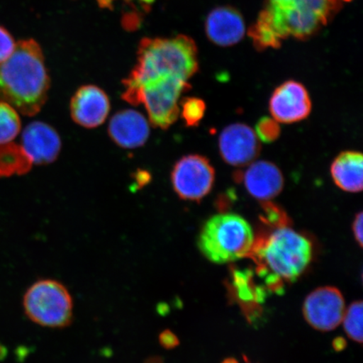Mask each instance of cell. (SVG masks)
I'll return each instance as SVG.
<instances>
[{"mask_svg": "<svg viewBox=\"0 0 363 363\" xmlns=\"http://www.w3.org/2000/svg\"><path fill=\"white\" fill-rule=\"evenodd\" d=\"M21 130L19 113L10 104L0 101V143L12 142Z\"/></svg>", "mask_w": 363, "mask_h": 363, "instance_id": "d6986e66", "label": "cell"}, {"mask_svg": "<svg viewBox=\"0 0 363 363\" xmlns=\"http://www.w3.org/2000/svg\"><path fill=\"white\" fill-rule=\"evenodd\" d=\"M33 162L21 145L0 143V178L24 175L31 169Z\"/></svg>", "mask_w": 363, "mask_h": 363, "instance_id": "ac0fdd59", "label": "cell"}, {"mask_svg": "<svg viewBox=\"0 0 363 363\" xmlns=\"http://www.w3.org/2000/svg\"><path fill=\"white\" fill-rule=\"evenodd\" d=\"M255 133L258 139L265 143L275 142L280 135V127L279 122L274 118L264 117L257 122Z\"/></svg>", "mask_w": 363, "mask_h": 363, "instance_id": "7402d4cb", "label": "cell"}, {"mask_svg": "<svg viewBox=\"0 0 363 363\" xmlns=\"http://www.w3.org/2000/svg\"><path fill=\"white\" fill-rule=\"evenodd\" d=\"M108 133L118 147L124 149L139 148L144 146L149 138V122L138 111H121L111 118Z\"/></svg>", "mask_w": 363, "mask_h": 363, "instance_id": "5bb4252c", "label": "cell"}, {"mask_svg": "<svg viewBox=\"0 0 363 363\" xmlns=\"http://www.w3.org/2000/svg\"><path fill=\"white\" fill-rule=\"evenodd\" d=\"M22 147L39 165L49 164L57 160L62 149L60 135L52 126L35 121L26 127L22 133Z\"/></svg>", "mask_w": 363, "mask_h": 363, "instance_id": "4fadbf2b", "label": "cell"}, {"mask_svg": "<svg viewBox=\"0 0 363 363\" xmlns=\"http://www.w3.org/2000/svg\"><path fill=\"white\" fill-rule=\"evenodd\" d=\"M7 348L0 343V361H3L7 357Z\"/></svg>", "mask_w": 363, "mask_h": 363, "instance_id": "4316f807", "label": "cell"}, {"mask_svg": "<svg viewBox=\"0 0 363 363\" xmlns=\"http://www.w3.org/2000/svg\"><path fill=\"white\" fill-rule=\"evenodd\" d=\"M110 111V99L96 85L82 86L71 99L72 119L84 128H97L104 123Z\"/></svg>", "mask_w": 363, "mask_h": 363, "instance_id": "8fae6325", "label": "cell"}, {"mask_svg": "<svg viewBox=\"0 0 363 363\" xmlns=\"http://www.w3.org/2000/svg\"><path fill=\"white\" fill-rule=\"evenodd\" d=\"M222 158L230 165L240 167L249 164L259 152L258 138L251 127L237 123L222 130L219 138Z\"/></svg>", "mask_w": 363, "mask_h": 363, "instance_id": "7c38bea8", "label": "cell"}, {"mask_svg": "<svg viewBox=\"0 0 363 363\" xmlns=\"http://www.w3.org/2000/svg\"><path fill=\"white\" fill-rule=\"evenodd\" d=\"M259 256L275 277L294 282L312 260L311 240L288 227H279L259 247Z\"/></svg>", "mask_w": 363, "mask_h": 363, "instance_id": "5b68a950", "label": "cell"}, {"mask_svg": "<svg viewBox=\"0 0 363 363\" xmlns=\"http://www.w3.org/2000/svg\"><path fill=\"white\" fill-rule=\"evenodd\" d=\"M340 7L342 0H269L249 35L257 48H279L289 38H310Z\"/></svg>", "mask_w": 363, "mask_h": 363, "instance_id": "6da1fadb", "label": "cell"}, {"mask_svg": "<svg viewBox=\"0 0 363 363\" xmlns=\"http://www.w3.org/2000/svg\"><path fill=\"white\" fill-rule=\"evenodd\" d=\"M198 69V49L189 36L144 38L139 45L138 62L122 84L124 92H130L154 79L178 78L189 81Z\"/></svg>", "mask_w": 363, "mask_h": 363, "instance_id": "3957f363", "label": "cell"}, {"mask_svg": "<svg viewBox=\"0 0 363 363\" xmlns=\"http://www.w3.org/2000/svg\"><path fill=\"white\" fill-rule=\"evenodd\" d=\"M245 30L243 18L233 8H216L208 16V38L220 47H230L239 43L243 38Z\"/></svg>", "mask_w": 363, "mask_h": 363, "instance_id": "2e32d148", "label": "cell"}, {"mask_svg": "<svg viewBox=\"0 0 363 363\" xmlns=\"http://www.w3.org/2000/svg\"><path fill=\"white\" fill-rule=\"evenodd\" d=\"M139 20L135 16H127L123 21L124 26L127 27L128 30H134L135 27L139 25Z\"/></svg>", "mask_w": 363, "mask_h": 363, "instance_id": "484cf974", "label": "cell"}, {"mask_svg": "<svg viewBox=\"0 0 363 363\" xmlns=\"http://www.w3.org/2000/svg\"><path fill=\"white\" fill-rule=\"evenodd\" d=\"M16 45L11 34L4 27L0 26V65L12 55Z\"/></svg>", "mask_w": 363, "mask_h": 363, "instance_id": "603a6c76", "label": "cell"}, {"mask_svg": "<svg viewBox=\"0 0 363 363\" xmlns=\"http://www.w3.org/2000/svg\"><path fill=\"white\" fill-rule=\"evenodd\" d=\"M363 215L362 212L358 213L353 220L352 231L357 242L362 247L363 242Z\"/></svg>", "mask_w": 363, "mask_h": 363, "instance_id": "d4e9b609", "label": "cell"}, {"mask_svg": "<svg viewBox=\"0 0 363 363\" xmlns=\"http://www.w3.org/2000/svg\"><path fill=\"white\" fill-rule=\"evenodd\" d=\"M330 174L335 185L348 193L362 191L363 158L358 152L340 153L330 166Z\"/></svg>", "mask_w": 363, "mask_h": 363, "instance_id": "e0dca14e", "label": "cell"}, {"mask_svg": "<svg viewBox=\"0 0 363 363\" xmlns=\"http://www.w3.org/2000/svg\"><path fill=\"white\" fill-rule=\"evenodd\" d=\"M311 99L305 86L287 81L272 93L269 111L276 121L292 124L306 119L311 112Z\"/></svg>", "mask_w": 363, "mask_h": 363, "instance_id": "30bf717a", "label": "cell"}, {"mask_svg": "<svg viewBox=\"0 0 363 363\" xmlns=\"http://www.w3.org/2000/svg\"><path fill=\"white\" fill-rule=\"evenodd\" d=\"M180 113L186 125L197 126L203 120L206 106L202 99L194 97L185 98L180 101Z\"/></svg>", "mask_w": 363, "mask_h": 363, "instance_id": "44dd1931", "label": "cell"}, {"mask_svg": "<svg viewBox=\"0 0 363 363\" xmlns=\"http://www.w3.org/2000/svg\"><path fill=\"white\" fill-rule=\"evenodd\" d=\"M51 79L42 48L33 39L21 40L0 65V101L26 116H34L47 102Z\"/></svg>", "mask_w": 363, "mask_h": 363, "instance_id": "7a4b0ae2", "label": "cell"}, {"mask_svg": "<svg viewBox=\"0 0 363 363\" xmlns=\"http://www.w3.org/2000/svg\"><path fill=\"white\" fill-rule=\"evenodd\" d=\"M252 226L243 217L222 213L208 219L198 238L203 256L216 264H225L248 256L255 246Z\"/></svg>", "mask_w": 363, "mask_h": 363, "instance_id": "277c9868", "label": "cell"}, {"mask_svg": "<svg viewBox=\"0 0 363 363\" xmlns=\"http://www.w3.org/2000/svg\"><path fill=\"white\" fill-rule=\"evenodd\" d=\"M362 317L363 307L362 301L353 302L346 308L342 322L345 333L353 342L362 343Z\"/></svg>", "mask_w": 363, "mask_h": 363, "instance_id": "ffe728a7", "label": "cell"}, {"mask_svg": "<svg viewBox=\"0 0 363 363\" xmlns=\"http://www.w3.org/2000/svg\"><path fill=\"white\" fill-rule=\"evenodd\" d=\"M190 88L188 81L164 78L147 82L135 90L123 92L122 99L131 106L143 104L150 123L155 128L169 129L178 121L182 94Z\"/></svg>", "mask_w": 363, "mask_h": 363, "instance_id": "8992f818", "label": "cell"}, {"mask_svg": "<svg viewBox=\"0 0 363 363\" xmlns=\"http://www.w3.org/2000/svg\"><path fill=\"white\" fill-rule=\"evenodd\" d=\"M27 317L43 328H65L74 319V301L67 289L55 279H40L23 298Z\"/></svg>", "mask_w": 363, "mask_h": 363, "instance_id": "52a82bcc", "label": "cell"}, {"mask_svg": "<svg viewBox=\"0 0 363 363\" xmlns=\"http://www.w3.org/2000/svg\"><path fill=\"white\" fill-rule=\"evenodd\" d=\"M242 181L248 194L263 202L278 196L284 184L282 172L274 163L267 161L251 163L244 171Z\"/></svg>", "mask_w": 363, "mask_h": 363, "instance_id": "9a60e30c", "label": "cell"}, {"mask_svg": "<svg viewBox=\"0 0 363 363\" xmlns=\"http://www.w3.org/2000/svg\"><path fill=\"white\" fill-rule=\"evenodd\" d=\"M159 342L165 349H172L178 346L179 342L176 335L169 330L162 331L159 335Z\"/></svg>", "mask_w": 363, "mask_h": 363, "instance_id": "cb8c5ba5", "label": "cell"}, {"mask_svg": "<svg viewBox=\"0 0 363 363\" xmlns=\"http://www.w3.org/2000/svg\"><path fill=\"white\" fill-rule=\"evenodd\" d=\"M346 305L342 293L337 288L322 287L308 295L303 306V314L308 325L320 331H330L342 322Z\"/></svg>", "mask_w": 363, "mask_h": 363, "instance_id": "9c48e42d", "label": "cell"}, {"mask_svg": "<svg viewBox=\"0 0 363 363\" xmlns=\"http://www.w3.org/2000/svg\"><path fill=\"white\" fill-rule=\"evenodd\" d=\"M215 169L206 157L187 155L175 163L171 172L172 188L184 201H201L211 193Z\"/></svg>", "mask_w": 363, "mask_h": 363, "instance_id": "ba28073f", "label": "cell"}]
</instances>
